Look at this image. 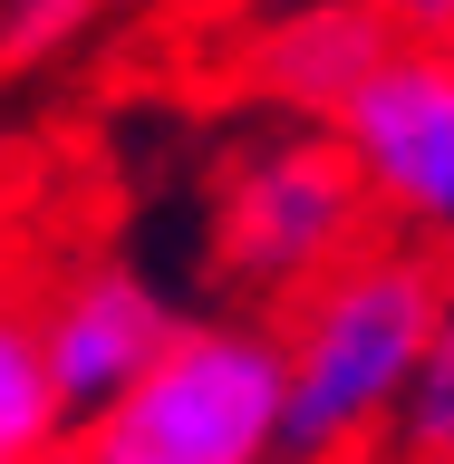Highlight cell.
Segmentation results:
<instances>
[{
	"mask_svg": "<svg viewBox=\"0 0 454 464\" xmlns=\"http://www.w3.org/2000/svg\"><path fill=\"white\" fill-rule=\"evenodd\" d=\"M174 329H184L174 290L155 271H136V261H78V271H58L39 290V339H49V368L68 387V406H78V426L107 416L165 358Z\"/></svg>",
	"mask_w": 454,
	"mask_h": 464,
	"instance_id": "5",
	"label": "cell"
},
{
	"mask_svg": "<svg viewBox=\"0 0 454 464\" xmlns=\"http://www.w3.org/2000/svg\"><path fill=\"white\" fill-rule=\"evenodd\" d=\"M387 49H397V29H387L377 0H300L252 39L242 78L271 116H329L339 126V107L368 87V68Z\"/></svg>",
	"mask_w": 454,
	"mask_h": 464,
	"instance_id": "6",
	"label": "cell"
},
{
	"mask_svg": "<svg viewBox=\"0 0 454 464\" xmlns=\"http://www.w3.org/2000/svg\"><path fill=\"white\" fill-rule=\"evenodd\" d=\"M377 10H387V29L416 39V49H454V0H377Z\"/></svg>",
	"mask_w": 454,
	"mask_h": 464,
	"instance_id": "10",
	"label": "cell"
},
{
	"mask_svg": "<svg viewBox=\"0 0 454 464\" xmlns=\"http://www.w3.org/2000/svg\"><path fill=\"white\" fill-rule=\"evenodd\" d=\"M213 271L242 300L290 310L310 281H329L348 252L377 242V194L329 116H271L213 165Z\"/></svg>",
	"mask_w": 454,
	"mask_h": 464,
	"instance_id": "2",
	"label": "cell"
},
{
	"mask_svg": "<svg viewBox=\"0 0 454 464\" xmlns=\"http://www.w3.org/2000/svg\"><path fill=\"white\" fill-rule=\"evenodd\" d=\"M281 319H184L155 368L78 426V464H281Z\"/></svg>",
	"mask_w": 454,
	"mask_h": 464,
	"instance_id": "3",
	"label": "cell"
},
{
	"mask_svg": "<svg viewBox=\"0 0 454 464\" xmlns=\"http://www.w3.org/2000/svg\"><path fill=\"white\" fill-rule=\"evenodd\" d=\"M397 464H454V252H445V290H435V339H426V368L406 387V416L387 435Z\"/></svg>",
	"mask_w": 454,
	"mask_h": 464,
	"instance_id": "8",
	"label": "cell"
},
{
	"mask_svg": "<svg viewBox=\"0 0 454 464\" xmlns=\"http://www.w3.org/2000/svg\"><path fill=\"white\" fill-rule=\"evenodd\" d=\"M339 136L368 174L377 213L426 242V252H454V49H397L368 68V87L339 107Z\"/></svg>",
	"mask_w": 454,
	"mask_h": 464,
	"instance_id": "4",
	"label": "cell"
},
{
	"mask_svg": "<svg viewBox=\"0 0 454 464\" xmlns=\"http://www.w3.org/2000/svg\"><path fill=\"white\" fill-rule=\"evenodd\" d=\"M97 20V0H0V68H39L78 29Z\"/></svg>",
	"mask_w": 454,
	"mask_h": 464,
	"instance_id": "9",
	"label": "cell"
},
{
	"mask_svg": "<svg viewBox=\"0 0 454 464\" xmlns=\"http://www.w3.org/2000/svg\"><path fill=\"white\" fill-rule=\"evenodd\" d=\"M49 464H78V445H68V455H49Z\"/></svg>",
	"mask_w": 454,
	"mask_h": 464,
	"instance_id": "11",
	"label": "cell"
},
{
	"mask_svg": "<svg viewBox=\"0 0 454 464\" xmlns=\"http://www.w3.org/2000/svg\"><path fill=\"white\" fill-rule=\"evenodd\" d=\"M78 445V406L49 368V339H39V300L0 290V464H49Z\"/></svg>",
	"mask_w": 454,
	"mask_h": 464,
	"instance_id": "7",
	"label": "cell"
},
{
	"mask_svg": "<svg viewBox=\"0 0 454 464\" xmlns=\"http://www.w3.org/2000/svg\"><path fill=\"white\" fill-rule=\"evenodd\" d=\"M435 290H445V252L387 232L281 310V348H290L281 464H358L368 445L397 435L406 387L435 339Z\"/></svg>",
	"mask_w": 454,
	"mask_h": 464,
	"instance_id": "1",
	"label": "cell"
}]
</instances>
